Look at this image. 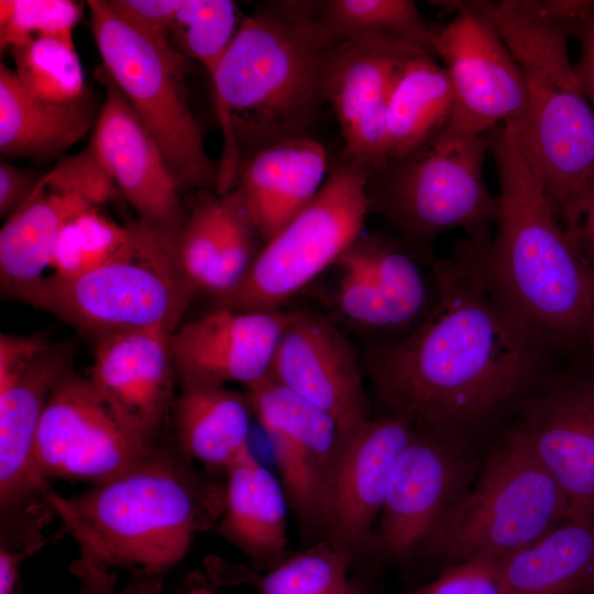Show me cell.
I'll use <instances>...</instances> for the list:
<instances>
[{"instance_id":"obj_35","label":"cell","mask_w":594,"mask_h":594,"mask_svg":"<svg viewBox=\"0 0 594 594\" xmlns=\"http://www.w3.org/2000/svg\"><path fill=\"white\" fill-rule=\"evenodd\" d=\"M240 24L232 1L179 0L170 43L183 56L200 63L211 75Z\"/></svg>"},{"instance_id":"obj_44","label":"cell","mask_w":594,"mask_h":594,"mask_svg":"<svg viewBox=\"0 0 594 594\" xmlns=\"http://www.w3.org/2000/svg\"><path fill=\"white\" fill-rule=\"evenodd\" d=\"M37 182L31 173L2 161L0 164V215L10 217L29 198Z\"/></svg>"},{"instance_id":"obj_13","label":"cell","mask_w":594,"mask_h":594,"mask_svg":"<svg viewBox=\"0 0 594 594\" xmlns=\"http://www.w3.org/2000/svg\"><path fill=\"white\" fill-rule=\"evenodd\" d=\"M253 416L274 452L288 507L310 544L329 539L337 426L329 414L270 374L249 385Z\"/></svg>"},{"instance_id":"obj_31","label":"cell","mask_w":594,"mask_h":594,"mask_svg":"<svg viewBox=\"0 0 594 594\" xmlns=\"http://www.w3.org/2000/svg\"><path fill=\"white\" fill-rule=\"evenodd\" d=\"M205 566L213 586L245 584L258 594H367L350 578L353 560L327 540L288 556L264 573L217 557L207 558Z\"/></svg>"},{"instance_id":"obj_32","label":"cell","mask_w":594,"mask_h":594,"mask_svg":"<svg viewBox=\"0 0 594 594\" xmlns=\"http://www.w3.org/2000/svg\"><path fill=\"white\" fill-rule=\"evenodd\" d=\"M320 16L340 42L380 38L411 44L435 55L437 26L429 25L410 0H329Z\"/></svg>"},{"instance_id":"obj_28","label":"cell","mask_w":594,"mask_h":594,"mask_svg":"<svg viewBox=\"0 0 594 594\" xmlns=\"http://www.w3.org/2000/svg\"><path fill=\"white\" fill-rule=\"evenodd\" d=\"M506 594H594V524L569 519L501 562Z\"/></svg>"},{"instance_id":"obj_36","label":"cell","mask_w":594,"mask_h":594,"mask_svg":"<svg viewBox=\"0 0 594 594\" xmlns=\"http://www.w3.org/2000/svg\"><path fill=\"white\" fill-rule=\"evenodd\" d=\"M222 230L218 255L205 290L215 298L234 289L248 275L260 250L261 238L239 187L221 196ZM263 241V240H262Z\"/></svg>"},{"instance_id":"obj_8","label":"cell","mask_w":594,"mask_h":594,"mask_svg":"<svg viewBox=\"0 0 594 594\" xmlns=\"http://www.w3.org/2000/svg\"><path fill=\"white\" fill-rule=\"evenodd\" d=\"M75 346L43 334H0V546L44 543L56 517L54 490L37 470L34 447L50 396L73 367Z\"/></svg>"},{"instance_id":"obj_46","label":"cell","mask_w":594,"mask_h":594,"mask_svg":"<svg viewBox=\"0 0 594 594\" xmlns=\"http://www.w3.org/2000/svg\"><path fill=\"white\" fill-rule=\"evenodd\" d=\"M200 572H193L186 581L184 594H220Z\"/></svg>"},{"instance_id":"obj_3","label":"cell","mask_w":594,"mask_h":594,"mask_svg":"<svg viewBox=\"0 0 594 594\" xmlns=\"http://www.w3.org/2000/svg\"><path fill=\"white\" fill-rule=\"evenodd\" d=\"M163 438L128 471L79 495L55 491L51 503L79 559L131 576L160 579L187 554L195 536L215 529L226 482L200 472Z\"/></svg>"},{"instance_id":"obj_12","label":"cell","mask_w":594,"mask_h":594,"mask_svg":"<svg viewBox=\"0 0 594 594\" xmlns=\"http://www.w3.org/2000/svg\"><path fill=\"white\" fill-rule=\"evenodd\" d=\"M433 261L408 242L362 233L333 265L329 301L336 320L369 342L408 333L436 304Z\"/></svg>"},{"instance_id":"obj_22","label":"cell","mask_w":594,"mask_h":594,"mask_svg":"<svg viewBox=\"0 0 594 594\" xmlns=\"http://www.w3.org/2000/svg\"><path fill=\"white\" fill-rule=\"evenodd\" d=\"M287 310L238 311L216 307L169 336L180 386L245 387L270 374Z\"/></svg>"},{"instance_id":"obj_11","label":"cell","mask_w":594,"mask_h":594,"mask_svg":"<svg viewBox=\"0 0 594 594\" xmlns=\"http://www.w3.org/2000/svg\"><path fill=\"white\" fill-rule=\"evenodd\" d=\"M369 169L346 157L314 199L265 242L244 279L216 307L273 311L333 266L362 234Z\"/></svg>"},{"instance_id":"obj_5","label":"cell","mask_w":594,"mask_h":594,"mask_svg":"<svg viewBox=\"0 0 594 594\" xmlns=\"http://www.w3.org/2000/svg\"><path fill=\"white\" fill-rule=\"evenodd\" d=\"M517 61L528 94L525 116L509 122L558 218L594 177V110L568 53L591 0L473 1Z\"/></svg>"},{"instance_id":"obj_4","label":"cell","mask_w":594,"mask_h":594,"mask_svg":"<svg viewBox=\"0 0 594 594\" xmlns=\"http://www.w3.org/2000/svg\"><path fill=\"white\" fill-rule=\"evenodd\" d=\"M485 135L499 184L495 230L484 245L490 277L509 306L560 351L583 348L594 294L576 252L512 124Z\"/></svg>"},{"instance_id":"obj_27","label":"cell","mask_w":594,"mask_h":594,"mask_svg":"<svg viewBox=\"0 0 594 594\" xmlns=\"http://www.w3.org/2000/svg\"><path fill=\"white\" fill-rule=\"evenodd\" d=\"M170 417L173 436L194 462L226 471L249 444L252 407L246 393L224 386H180Z\"/></svg>"},{"instance_id":"obj_15","label":"cell","mask_w":594,"mask_h":594,"mask_svg":"<svg viewBox=\"0 0 594 594\" xmlns=\"http://www.w3.org/2000/svg\"><path fill=\"white\" fill-rule=\"evenodd\" d=\"M480 464L476 451L414 429L392 472L367 558L395 564L416 556Z\"/></svg>"},{"instance_id":"obj_7","label":"cell","mask_w":594,"mask_h":594,"mask_svg":"<svg viewBox=\"0 0 594 594\" xmlns=\"http://www.w3.org/2000/svg\"><path fill=\"white\" fill-rule=\"evenodd\" d=\"M487 153L485 134L443 129L421 148L369 172L370 212L426 253L430 240L451 229H462L475 243L490 242L498 206L484 179Z\"/></svg>"},{"instance_id":"obj_17","label":"cell","mask_w":594,"mask_h":594,"mask_svg":"<svg viewBox=\"0 0 594 594\" xmlns=\"http://www.w3.org/2000/svg\"><path fill=\"white\" fill-rule=\"evenodd\" d=\"M151 447L135 441L120 426L89 377L80 376L73 366L50 396L34 458L47 481L64 479L97 485L128 471Z\"/></svg>"},{"instance_id":"obj_20","label":"cell","mask_w":594,"mask_h":594,"mask_svg":"<svg viewBox=\"0 0 594 594\" xmlns=\"http://www.w3.org/2000/svg\"><path fill=\"white\" fill-rule=\"evenodd\" d=\"M106 100L90 146L116 187L138 213V222L176 240L187 215L179 183L158 145L125 97L101 69Z\"/></svg>"},{"instance_id":"obj_38","label":"cell","mask_w":594,"mask_h":594,"mask_svg":"<svg viewBox=\"0 0 594 594\" xmlns=\"http://www.w3.org/2000/svg\"><path fill=\"white\" fill-rule=\"evenodd\" d=\"M81 13V3L69 0H1V51L37 37L74 42L73 31Z\"/></svg>"},{"instance_id":"obj_14","label":"cell","mask_w":594,"mask_h":594,"mask_svg":"<svg viewBox=\"0 0 594 594\" xmlns=\"http://www.w3.org/2000/svg\"><path fill=\"white\" fill-rule=\"evenodd\" d=\"M453 18L437 26L435 55L446 68L454 106L443 128L481 136L505 123L517 122L528 106L522 72L488 18L472 1L438 2Z\"/></svg>"},{"instance_id":"obj_41","label":"cell","mask_w":594,"mask_h":594,"mask_svg":"<svg viewBox=\"0 0 594 594\" xmlns=\"http://www.w3.org/2000/svg\"><path fill=\"white\" fill-rule=\"evenodd\" d=\"M179 0H111L110 10L147 38L172 45L170 33Z\"/></svg>"},{"instance_id":"obj_25","label":"cell","mask_w":594,"mask_h":594,"mask_svg":"<svg viewBox=\"0 0 594 594\" xmlns=\"http://www.w3.org/2000/svg\"><path fill=\"white\" fill-rule=\"evenodd\" d=\"M326 170V150L310 136L263 148L242 164L237 187L264 243L314 199Z\"/></svg>"},{"instance_id":"obj_19","label":"cell","mask_w":594,"mask_h":594,"mask_svg":"<svg viewBox=\"0 0 594 594\" xmlns=\"http://www.w3.org/2000/svg\"><path fill=\"white\" fill-rule=\"evenodd\" d=\"M169 336L162 329H139L92 340L90 382L120 426L146 447L164 438L176 398Z\"/></svg>"},{"instance_id":"obj_37","label":"cell","mask_w":594,"mask_h":594,"mask_svg":"<svg viewBox=\"0 0 594 594\" xmlns=\"http://www.w3.org/2000/svg\"><path fill=\"white\" fill-rule=\"evenodd\" d=\"M222 230L221 196L206 195L196 204L175 240V260L185 283L198 295L216 263Z\"/></svg>"},{"instance_id":"obj_34","label":"cell","mask_w":594,"mask_h":594,"mask_svg":"<svg viewBox=\"0 0 594 594\" xmlns=\"http://www.w3.org/2000/svg\"><path fill=\"white\" fill-rule=\"evenodd\" d=\"M10 51L13 72L35 98L54 103L85 98V77L74 42L37 37Z\"/></svg>"},{"instance_id":"obj_33","label":"cell","mask_w":594,"mask_h":594,"mask_svg":"<svg viewBox=\"0 0 594 594\" xmlns=\"http://www.w3.org/2000/svg\"><path fill=\"white\" fill-rule=\"evenodd\" d=\"M134 238V224L120 226L92 207L61 231L47 276L70 279L94 271L123 254Z\"/></svg>"},{"instance_id":"obj_43","label":"cell","mask_w":594,"mask_h":594,"mask_svg":"<svg viewBox=\"0 0 594 594\" xmlns=\"http://www.w3.org/2000/svg\"><path fill=\"white\" fill-rule=\"evenodd\" d=\"M580 42V55L573 69L582 91L594 110V7L574 26Z\"/></svg>"},{"instance_id":"obj_18","label":"cell","mask_w":594,"mask_h":594,"mask_svg":"<svg viewBox=\"0 0 594 594\" xmlns=\"http://www.w3.org/2000/svg\"><path fill=\"white\" fill-rule=\"evenodd\" d=\"M270 375L329 414L337 441L371 418L361 358L328 316L287 310Z\"/></svg>"},{"instance_id":"obj_10","label":"cell","mask_w":594,"mask_h":594,"mask_svg":"<svg viewBox=\"0 0 594 594\" xmlns=\"http://www.w3.org/2000/svg\"><path fill=\"white\" fill-rule=\"evenodd\" d=\"M88 8L102 70L154 139L180 187L216 188L218 163L205 150L188 102V59L173 45L129 26L107 1L90 0Z\"/></svg>"},{"instance_id":"obj_39","label":"cell","mask_w":594,"mask_h":594,"mask_svg":"<svg viewBox=\"0 0 594 594\" xmlns=\"http://www.w3.org/2000/svg\"><path fill=\"white\" fill-rule=\"evenodd\" d=\"M399 594H506L501 562L474 559L443 566L432 581Z\"/></svg>"},{"instance_id":"obj_45","label":"cell","mask_w":594,"mask_h":594,"mask_svg":"<svg viewBox=\"0 0 594 594\" xmlns=\"http://www.w3.org/2000/svg\"><path fill=\"white\" fill-rule=\"evenodd\" d=\"M34 552L15 550L0 546V594L20 593V570L22 563Z\"/></svg>"},{"instance_id":"obj_29","label":"cell","mask_w":594,"mask_h":594,"mask_svg":"<svg viewBox=\"0 0 594 594\" xmlns=\"http://www.w3.org/2000/svg\"><path fill=\"white\" fill-rule=\"evenodd\" d=\"M94 124L85 98L54 103L29 94L13 69L0 67V151L4 156L50 157L79 142Z\"/></svg>"},{"instance_id":"obj_9","label":"cell","mask_w":594,"mask_h":594,"mask_svg":"<svg viewBox=\"0 0 594 594\" xmlns=\"http://www.w3.org/2000/svg\"><path fill=\"white\" fill-rule=\"evenodd\" d=\"M134 227V242L123 254L75 278L46 276L29 305L91 340L139 329L174 332L197 295L178 271L175 240Z\"/></svg>"},{"instance_id":"obj_1","label":"cell","mask_w":594,"mask_h":594,"mask_svg":"<svg viewBox=\"0 0 594 594\" xmlns=\"http://www.w3.org/2000/svg\"><path fill=\"white\" fill-rule=\"evenodd\" d=\"M484 245L465 238L435 260L429 315L402 337L369 342L361 356L383 415L474 451L554 373L560 351L497 290Z\"/></svg>"},{"instance_id":"obj_42","label":"cell","mask_w":594,"mask_h":594,"mask_svg":"<svg viewBox=\"0 0 594 594\" xmlns=\"http://www.w3.org/2000/svg\"><path fill=\"white\" fill-rule=\"evenodd\" d=\"M69 570L79 580V587L74 594H160L162 590L160 579L139 576H131L123 588L117 590V573L91 565L79 558L73 561Z\"/></svg>"},{"instance_id":"obj_16","label":"cell","mask_w":594,"mask_h":594,"mask_svg":"<svg viewBox=\"0 0 594 594\" xmlns=\"http://www.w3.org/2000/svg\"><path fill=\"white\" fill-rule=\"evenodd\" d=\"M563 493L570 519L594 524V369L554 372L509 420Z\"/></svg>"},{"instance_id":"obj_26","label":"cell","mask_w":594,"mask_h":594,"mask_svg":"<svg viewBox=\"0 0 594 594\" xmlns=\"http://www.w3.org/2000/svg\"><path fill=\"white\" fill-rule=\"evenodd\" d=\"M226 498L217 534L238 548L256 571L288 556L287 498L280 481L243 448L226 468Z\"/></svg>"},{"instance_id":"obj_6","label":"cell","mask_w":594,"mask_h":594,"mask_svg":"<svg viewBox=\"0 0 594 594\" xmlns=\"http://www.w3.org/2000/svg\"><path fill=\"white\" fill-rule=\"evenodd\" d=\"M570 519L568 502L519 429L490 440L470 487L439 518L417 554L443 566L502 562Z\"/></svg>"},{"instance_id":"obj_40","label":"cell","mask_w":594,"mask_h":594,"mask_svg":"<svg viewBox=\"0 0 594 594\" xmlns=\"http://www.w3.org/2000/svg\"><path fill=\"white\" fill-rule=\"evenodd\" d=\"M559 220L594 294V177L564 206Z\"/></svg>"},{"instance_id":"obj_24","label":"cell","mask_w":594,"mask_h":594,"mask_svg":"<svg viewBox=\"0 0 594 594\" xmlns=\"http://www.w3.org/2000/svg\"><path fill=\"white\" fill-rule=\"evenodd\" d=\"M97 207L87 195L41 178L0 231V286L4 298L29 305L50 270L63 228Z\"/></svg>"},{"instance_id":"obj_21","label":"cell","mask_w":594,"mask_h":594,"mask_svg":"<svg viewBox=\"0 0 594 594\" xmlns=\"http://www.w3.org/2000/svg\"><path fill=\"white\" fill-rule=\"evenodd\" d=\"M420 52L427 51L380 38L337 43L326 69L324 95L344 140L343 157L369 172L386 162L385 114L389 95L404 64Z\"/></svg>"},{"instance_id":"obj_47","label":"cell","mask_w":594,"mask_h":594,"mask_svg":"<svg viewBox=\"0 0 594 594\" xmlns=\"http://www.w3.org/2000/svg\"><path fill=\"white\" fill-rule=\"evenodd\" d=\"M583 349H584L583 358L594 369V310L592 312V316H591V319L586 329Z\"/></svg>"},{"instance_id":"obj_23","label":"cell","mask_w":594,"mask_h":594,"mask_svg":"<svg viewBox=\"0 0 594 594\" xmlns=\"http://www.w3.org/2000/svg\"><path fill=\"white\" fill-rule=\"evenodd\" d=\"M413 431L406 422L381 415L336 443L328 541L354 565L369 557L392 472Z\"/></svg>"},{"instance_id":"obj_2","label":"cell","mask_w":594,"mask_h":594,"mask_svg":"<svg viewBox=\"0 0 594 594\" xmlns=\"http://www.w3.org/2000/svg\"><path fill=\"white\" fill-rule=\"evenodd\" d=\"M312 2H278L244 19L210 75L222 132L216 191L238 185L242 164L274 144L309 136L326 100L339 42Z\"/></svg>"},{"instance_id":"obj_30","label":"cell","mask_w":594,"mask_h":594,"mask_svg":"<svg viewBox=\"0 0 594 594\" xmlns=\"http://www.w3.org/2000/svg\"><path fill=\"white\" fill-rule=\"evenodd\" d=\"M435 56L420 52L402 67L385 114L386 161L410 154L448 124L454 106L449 75Z\"/></svg>"}]
</instances>
